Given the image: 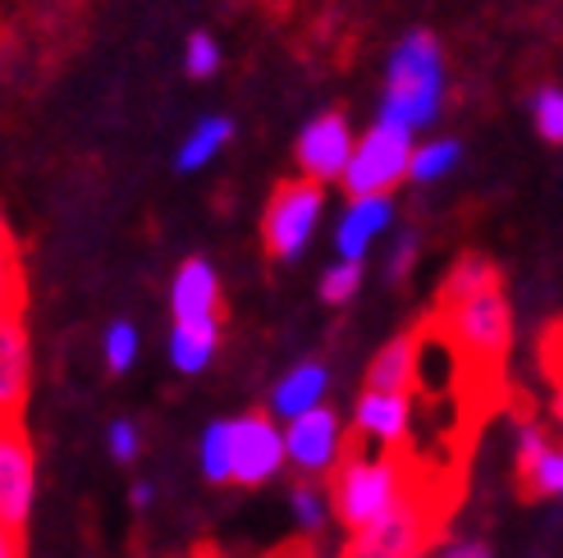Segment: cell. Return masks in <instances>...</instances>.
Here are the masks:
<instances>
[{"instance_id": "6da1fadb", "label": "cell", "mask_w": 563, "mask_h": 558, "mask_svg": "<svg viewBox=\"0 0 563 558\" xmlns=\"http://www.w3.org/2000/svg\"><path fill=\"white\" fill-rule=\"evenodd\" d=\"M197 467L216 486H266L285 471V439L279 422L266 412L220 416L197 439Z\"/></svg>"}, {"instance_id": "7a4b0ae2", "label": "cell", "mask_w": 563, "mask_h": 558, "mask_svg": "<svg viewBox=\"0 0 563 558\" xmlns=\"http://www.w3.org/2000/svg\"><path fill=\"white\" fill-rule=\"evenodd\" d=\"M440 101H444V51H440L435 33L412 27V33H404V42L394 46L389 65H385L376 120L417 137V129H427L440 115Z\"/></svg>"}, {"instance_id": "3957f363", "label": "cell", "mask_w": 563, "mask_h": 558, "mask_svg": "<svg viewBox=\"0 0 563 558\" xmlns=\"http://www.w3.org/2000/svg\"><path fill=\"white\" fill-rule=\"evenodd\" d=\"M330 477V517H340L349 532H362L376 517L394 513L404 499H412V481L394 454H349Z\"/></svg>"}, {"instance_id": "277c9868", "label": "cell", "mask_w": 563, "mask_h": 558, "mask_svg": "<svg viewBox=\"0 0 563 558\" xmlns=\"http://www.w3.org/2000/svg\"><path fill=\"white\" fill-rule=\"evenodd\" d=\"M444 325H449V344H454L467 361H486V367H499L504 353L514 344V312L509 298H504L499 284L476 289L467 298L440 302Z\"/></svg>"}, {"instance_id": "5b68a950", "label": "cell", "mask_w": 563, "mask_h": 558, "mask_svg": "<svg viewBox=\"0 0 563 558\" xmlns=\"http://www.w3.org/2000/svg\"><path fill=\"white\" fill-rule=\"evenodd\" d=\"M412 143H417L412 133L372 120L367 133L353 137L349 165H344V175H340L344 192H349V198H389V192L408 179Z\"/></svg>"}, {"instance_id": "8992f818", "label": "cell", "mask_w": 563, "mask_h": 558, "mask_svg": "<svg viewBox=\"0 0 563 558\" xmlns=\"http://www.w3.org/2000/svg\"><path fill=\"white\" fill-rule=\"evenodd\" d=\"M325 220V188L312 179H289L275 188V198L262 220V238L279 261H294L307 253V243L317 238V225Z\"/></svg>"}, {"instance_id": "52a82bcc", "label": "cell", "mask_w": 563, "mask_h": 558, "mask_svg": "<svg viewBox=\"0 0 563 558\" xmlns=\"http://www.w3.org/2000/svg\"><path fill=\"white\" fill-rule=\"evenodd\" d=\"M285 439V467H298L302 477H330L349 458V426L334 408H312L279 426Z\"/></svg>"}, {"instance_id": "ba28073f", "label": "cell", "mask_w": 563, "mask_h": 558, "mask_svg": "<svg viewBox=\"0 0 563 558\" xmlns=\"http://www.w3.org/2000/svg\"><path fill=\"white\" fill-rule=\"evenodd\" d=\"M37 509V454L19 422H0V522L23 532Z\"/></svg>"}, {"instance_id": "9c48e42d", "label": "cell", "mask_w": 563, "mask_h": 558, "mask_svg": "<svg viewBox=\"0 0 563 558\" xmlns=\"http://www.w3.org/2000/svg\"><path fill=\"white\" fill-rule=\"evenodd\" d=\"M427 540H431V513L421 509L417 499H404L394 513L353 532L344 558H421L427 554Z\"/></svg>"}, {"instance_id": "30bf717a", "label": "cell", "mask_w": 563, "mask_h": 558, "mask_svg": "<svg viewBox=\"0 0 563 558\" xmlns=\"http://www.w3.org/2000/svg\"><path fill=\"white\" fill-rule=\"evenodd\" d=\"M349 152H353V129H349V120L340 115V110H321V115H312L298 129V143H294L302 179H312L321 188L340 183Z\"/></svg>"}, {"instance_id": "8fae6325", "label": "cell", "mask_w": 563, "mask_h": 558, "mask_svg": "<svg viewBox=\"0 0 563 558\" xmlns=\"http://www.w3.org/2000/svg\"><path fill=\"white\" fill-rule=\"evenodd\" d=\"M353 426L367 444H376V454L404 449V439L412 435V394L362 389V399L353 408Z\"/></svg>"}, {"instance_id": "7c38bea8", "label": "cell", "mask_w": 563, "mask_h": 558, "mask_svg": "<svg viewBox=\"0 0 563 558\" xmlns=\"http://www.w3.org/2000/svg\"><path fill=\"white\" fill-rule=\"evenodd\" d=\"M170 316L179 325L220 321V275L207 257H188L170 279Z\"/></svg>"}, {"instance_id": "4fadbf2b", "label": "cell", "mask_w": 563, "mask_h": 558, "mask_svg": "<svg viewBox=\"0 0 563 558\" xmlns=\"http://www.w3.org/2000/svg\"><path fill=\"white\" fill-rule=\"evenodd\" d=\"M27 380H33V348L19 316L0 321V422H19L27 403Z\"/></svg>"}, {"instance_id": "5bb4252c", "label": "cell", "mask_w": 563, "mask_h": 558, "mask_svg": "<svg viewBox=\"0 0 563 558\" xmlns=\"http://www.w3.org/2000/svg\"><path fill=\"white\" fill-rule=\"evenodd\" d=\"M389 225H394V198H349L340 225H334V253H340V261H362Z\"/></svg>"}, {"instance_id": "9a60e30c", "label": "cell", "mask_w": 563, "mask_h": 558, "mask_svg": "<svg viewBox=\"0 0 563 558\" xmlns=\"http://www.w3.org/2000/svg\"><path fill=\"white\" fill-rule=\"evenodd\" d=\"M325 394H330V371L321 367V361H298V367H289L285 376L271 384L266 416L285 426V422H294V416H302V412L325 408Z\"/></svg>"}, {"instance_id": "2e32d148", "label": "cell", "mask_w": 563, "mask_h": 558, "mask_svg": "<svg viewBox=\"0 0 563 558\" xmlns=\"http://www.w3.org/2000/svg\"><path fill=\"white\" fill-rule=\"evenodd\" d=\"M230 137H234V120L230 115H202L188 133H184V143L175 152V170L179 175H197V170H207V165L230 147Z\"/></svg>"}, {"instance_id": "e0dca14e", "label": "cell", "mask_w": 563, "mask_h": 558, "mask_svg": "<svg viewBox=\"0 0 563 558\" xmlns=\"http://www.w3.org/2000/svg\"><path fill=\"white\" fill-rule=\"evenodd\" d=\"M216 348H220V321H202V325H170V339H165V353H170L175 371L184 376H197L207 371L216 361Z\"/></svg>"}, {"instance_id": "ac0fdd59", "label": "cell", "mask_w": 563, "mask_h": 558, "mask_svg": "<svg viewBox=\"0 0 563 558\" xmlns=\"http://www.w3.org/2000/svg\"><path fill=\"white\" fill-rule=\"evenodd\" d=\"M367 389H385V394H412V334H394V339L372 357Z\"/></svg>"}, {"instance_id": "d6986e66", "label": "cell", "mask_w": 563, "mask_h": 558, "mask_svg": "<svg viewBox=\"0 0 563 558\" xmlns=\"http://www.w3.org/2000/svg\"><path fill=\"white\" fill-rule=\"evenodd\" d=\"M463 160V143L459 137H431V143H412L408 156V179L412 183H440L459 170Z\"/></svg>"}, {"instance_id": "ffe728a7", "label": "cell", "mask_w": 563, "mask_h": 558, "mask_svg": "<svg viewBox=\"0 0 563 558\" xmlns=\"http://www.w3.org/2000/svg\"><path fill=\"white\" fill-rule=\"evenodd\" d=\"M522 486L531 499H559L563 494V454L559 444H545L541 454H531L527 462H518Z\"/></svg>"}, {"instance_id": "44dd1931", "label": "cell", "mask_w": 563, "mask_h": 558, "mask_svg": "<svg viewBox=\"0 0 563 558\" xmlns=\"http://www.w3.org/2000/svg\"><path fill=\"white\" fill-rule=\"evenodd\" d=\"M490 284H499V270H495V261H486V257H463L454 270H449L444 289H440V302L467 298V293H476V289H490Z\"/></svg>"}, {"instance_id": "7402d4cb", "label": "cell", "mask_w": 563, "mask_h": 558, "mask_svg": "<svg viewBox=\"0 0 563 558\" xmlns=\"http://www.w3.org/2000/svg\"><path fill=\"white\" fill-rule=\"evenodd\" d=\"M23 306V266H19V247L10 230H0V321L19 316Z\"/></svg>"}, {"instance_id": "603a6c76", "label": "cell", "mask_w": 563, "mask_h": 558, "mask_svg": "<svg viewBox=\"0 0 563 558\" xmlns=\"http://www.w3.org/2000/svg\"><path fill=\"white\" fill-rule=\"evenodd\" d=\"M137 353H143V334H137V325L133 321H110L106 325V367H110V376L133 371Z\"/></svg>"}, {"instance_id": "cb8c5ba5", "label": "cell", "mask_w": 563, "mask_h": 558, "mask_svg": "<svg viewBox=\"0 0 563 558\" xmlns=\"http://www.w3.org/2000/svg\"><path fill=\"white\" fill-rule=\"evenodd\" d=\"M531 124H537L545 143H554V147L563 143V88L559 82L537 88V97H531Z\"/></svg>"}, {"instance_id": "d4e9b609", "label": "cell", "mask_w": 563, "mask_h": 558, "mask_svg": "<svg viewBox=\"0 0 563 558\" xmlns=\"http://www.w3.org/2000/svg\"><path fill=\"white\" fill-rule=\"evenodd\" d=\"M289 509H294V517H298L302 532H321V526L330 522V499H325V490H321V486H312V481L294 486Z\"/></svg>"}, {"instance_id": "484cf974", "label": "cell", "mask_w": 563, "mask_h": 558, "mask_svg": "<svg viewBox=\"0 0 563 558\" xmlns=\"http://www.w3.org/2000/svg\"><path fill=\"white\" fill-rule=\"evenodd\" d=\"M362 289V261H330L321 275V298L325 302H349Z\"/></svg>"}, {"instance_id": "4316f807", "label": "cell", "mask_w": 563, "mask_h": 558, "mask_svg": "<svg viewBox=\"0 0 563 558\" xmlns=\"http://www.w3.org/2000/svg\"><path fill=\"white\" fill-rule=\"evenodd\" d=\"M220 42L211 37V33H192L188 42H184V69H188V78H211L216 69H220Z\"/></svg>"}, {"instance_id": "83f0119b", "label": "cell", "mask_w": 563, "mask_h": 558, "mask_svg": "<svg viewBox=\"0 0 563 558\" xmlns=\"http://www.w3.org/2000/svg\"><path fill=\"white\" fill-rule=\"evenodd\" d=\"M106 439H110V458L124 462V467L137 462V454H143V431H137V422H129V416H115Z\"/></svg>"}, {"instance_id": "f1b7e54d", "label": "cell", "mask_w": 563, "mask_h": 558, "mask_svg": "<svg viewBox=\"0 0 563 558\" xmlns=\"http://www.w3.org/2000/svg\"><path fill=\"white\" fill-rule=\"evenodd\" d=\"M421 558H495V554H490L482 540H449V545L421 554Z\"/></svg>"}, {"instance_id": "f546056e", "label": "cell", "mask_w": 563, "mask_h": 558, "mask_svg": "<svg viewBox=\"0 0 563 558\" xmlns=\"http://www.w3.org/2000/svg\"><path fill=\"white\" fill-rule=\"evenodd\" d=\"M412 257H417V238H399L389 253V279H404L412 270Z\"/></svg>"}, {"instance_id": "4dcf8cb0", "label": "cell", "mask_w": 563, "mask_h": 558, "mask_svg": "<svg viewBox=\"0 0 563 558\" xmlns=\"http://www.w3.org/2000/svg\"><path fill=\"white\" fill-rule=\"evenodd\" d=\"M0 558H23V532L0 522Z\"/></svg>"}, {"instance_id": "1f68e13d", "label": "cell", "mask_w": 563, "mask_h": 558, "mask_svg": "<svg viewBox=\"0 0 563 558\" xmlns=\"http://www.w3.org/2000/svg\"><path fill=\"white\" fill-rule=\"evenodd\" d=\"M152 499H156L152 481H137V486H133V509H147V504H152Z\"/></svg>"}, {"instance_id": "d6a6232c", "label": "cell", "mask_w": 563, "mask_h": 558, "mask_svg": "<svg viewBox=\"0 0 563 558\" xmlns=\"http://www.w3.org/2000/svg\"><path fill=\"white\" fill-rule=\"evenodd\" d=\"M0 230H5V220H0Z\"/></svg>"}]
</instances>
